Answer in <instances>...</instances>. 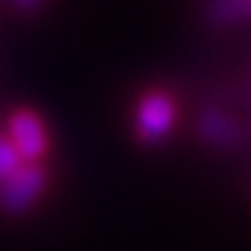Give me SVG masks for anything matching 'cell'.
I'll return each instance as SVG.
<instances>
[{"label":"cell","mask_w":251,"mask_h":251,"mask_svg":"<svg viewBox=\"0 0 251 251\" xmlns=\"http://www.w3.org/2000/svg\"><path fill=\"white\" fill-rule=\"evenodd\" d=\"M45 170L35 163H21L7 179L0 184V205L7 212H21L45 188Z\"/></svg>","instance_id":"1"},{"label":"cell","mask_w":251,"mask_h":251,"mask_svg":"<svg viewBox=\"0 0 251 251\" xmlns=\"http://www.w3.org/2000/svg\"><path fill=\"white\" fill-rule=\"evenodd\" d=\"M9 142L14 144L21 161L35 163L47 149L45 126L33 112L21 109L9 121Z\"/></svg>","instance_id":"2"},{"label":"cell","mask_w":251,"mask_h":251,"mask_svg":"<svg viewBox=\"0 0 251 251\" xmlns=\"http://www.w3.org/2000/svg\"><path fill=\"white\" fill-rule=\"evenodd\" d=\"M175 121V105L165 93H149L140 102L137 112V133L144 142H158L168 135Z\"/></svg>","instance_id":"3"},{"label":"cell","mask_w":251,"mask_h":251,"mask_svg":"<svg viewBox=\"0 0 251 251\" xmlns=\"http://www.w3.org/2000/svg\"><path fill=\"white\" fill-rule=\"evenodd\" d=\"M21 163L24 161H21V156L17 153L14 144L9 142V137H0V184L17 170Z\"/></svg>","instance_id":"4"},{"label":"cell","mask_w":251,"mask_h":251,"mask_svg":"<svg viewBox=\"0 0 251 251\" xmlns=\"http://www.w3.org/2000/svg\"><path fill=\"white\" fill-rule=\"evenodd\" d=\"M202 130H205V135H209L212 140H224V137H230V135H233L230 124H228L224 117H219V114L207 117L205 121H202Z\"/></svg>","instance_id":"5"}]
</instances>
